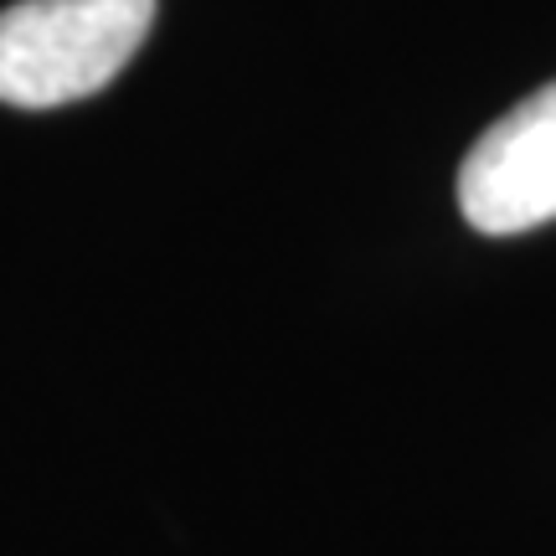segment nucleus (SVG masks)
<instances>
[{
  "label": "nucleus",
  "mask_w": 556,
  "mask_h": 556,
  "mask_svg": "<svg viewBox=\"0 0 556 556\" xmlns=\"http://www.w3.org/2000/svg\"><path fill=\"white\" fill-rule=\"evenodd\" d=\"M155 21V0H21L0 11V103L62 109L119 78Z\"/></svg>",
  "instance_id": "1"
},
{
  "label": "nucleus",
  "mask_w": 556,
  "mask_h": 556,
  "mask_svg": "<svg viewBox=\"0 0 556 556\" xmlns=\"http://www.w3.org/2000/svg\"><path fill=\"white\" fill-rule=\"evenodd\" d=\"M458 212L484 238L556 222V78L475 139L458 165Z\"/></svg>",
  "instance_id": "2"
}]
</instances>
